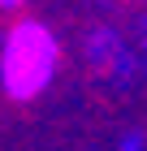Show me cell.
Wrapping results in <instances>:
<instances>
[{"instance_id":"obj_1","label":"cell","mask_w":147,"mask_h":151,"mask_svg":"<svg viewBox=\"0 0 147 151\" xmlns=\"http://www.w3.org/2000/svg\"><path fill=\"white\" fill-rule=\"evenodd\" d=\"M56 60H61V43L52 35V26L35 22H17L4 35V52H0V86L9 99L26 104L35 95L48 91V82L56 78Z\"/></svg>"}]
</instances>
